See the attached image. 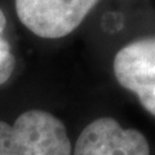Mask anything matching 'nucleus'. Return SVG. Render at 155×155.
<instances>
[{
    "instance_id": "f257e3e1",
    "label": "nucleus",
    "mask_w": 155,
    "mask_h": 155,
    "mask_svg": "<svg viewBox=\"0 0 155 155\" xmlns=\"http://www.w3.org/2000/svg\"><path fill=\"white\" fill-rule=\"evenodd\" d=\"M0 155H71L76 129L53 109L0 98Z\"/></svg>"
},
{
    "instance_id": "f03ea898",
    "label": "nucleus",
    "mask_w": 155,
    "mask_h": 155,
    "mask_svg": "<svg viewBox=\"0 0 155 155\" xmlns=\"http://www.w3.org/2000/svg\"><path fill=\"white\" fill-rule=\"evenodd\" d=\"M71 155H155V146L141 129L97 114L76 129Z\"/></svg>"
},
{
    "instance_id": "7ed1b4c3",
    "label": "nucleus",
    "mask_w": 155,
    "mask_h": 155,
    "mask_svg": "<svg viewBox=\"0 0 155 155\" xmlns=\"http://www.w3.org/2000/svg\"><path fill=\"white\" fill-rule=\"evenodd\" d=\"M111 72L115 83L155 119V36L140 38L123 45L113 58Z\"/></svg>"
},
{
    "instance_id": "20e7f679",
    "label": "nucleus",
    "mask_w": 155,
    "mask_h": 155,
    "mask_svg": "<svg viewBox=\"0 0 155 155\" xmlns=\"http://www.w3.org/2000/svg\"><path fill=\"white\" fill-rule=\"evenodd\" d=\"M100 0H14L21 25L41 39H61L79 27Z\"/></svg>"
},
{
    "instance_id": "39448f33",
    "label": "nucleus",
    "mask_w": 155,
    "mask_h": 155,
    "mask_svg": "<svg viewBox=\"0 0 155 155\" xmlns=\"http://www.w3.org/2000/svg\"><path fill=\"white\" fill-rule=\"evenodd\" d=\"M7 25V14L0 7V92L8 88L17 71V57L13 53L11 43L5 38Z\"/></svg>"
}]
</instances>
